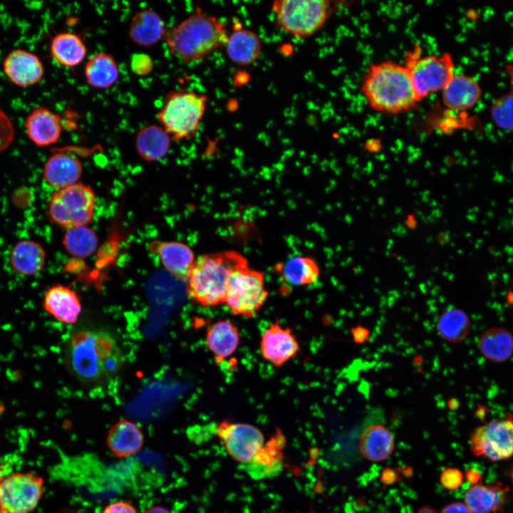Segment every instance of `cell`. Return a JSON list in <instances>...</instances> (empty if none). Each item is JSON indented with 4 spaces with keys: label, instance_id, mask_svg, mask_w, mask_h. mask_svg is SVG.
Here are the masks:
<instances>
[{
    "label": "cell",
    "instance_id": "1",
    "mask_svg": "<svg viewBox=\"0 0 513 513\" xmlns=\"http://www.w3.org/2000/svg\"><path fill=\"white\" fill-rule=\"evenodd\" d=\"M69 372L86 385L107 382L121 369L124 356L115 337L108 331L84 328L69 337L64 351Z\"/></svg>",
    "mask_w": 513,
    "mask_h": 513
},
{
    "label": "cell",
    "instance_id": "2",
    "mask_svg": "<svg viewBox=\"0 0 513 513\" xmlns=\"http://www.w3.org/2000/svg\"><path fill=\"white\" fill-rule=\"evenodd\" d=\"M361 90L372 109L387 114L410 111L420 102L406 68L390 61L371 65Z\"/></svg>",
    "mask_w": 513,
    "mask_h": 513
},
{
    "label": "cell",
    "instance_id": "3",
    "mask_svg": "<svg viewBox=\"0 0 513 513\" xmlns=\"http://www.w3.org/2000/svg\"><path fill=\"white\" fill-rule=\"evenodd\" d=\"M227 36L222 21L196 7L189 16L167 28L163 39L172 54L189 63L205 58L225 45Z\"/></svg>",
    "mask_w": 513,
    "mask_h": 513
},
{
    "label": "cell",
    "instance_id": "4",
    "mask_svg": "<svg viewBox=\"0 0 513 513\" xmlns=\"http://www.w3.org/2000/svg\"><path fill=\"white\" fill-rule=\"evenodd\" d=\"M246 261L244 255L234 250L198 256L186 279L190 298L207 307L225 304L229 276Z\"/></svg>",
    "mask_w": 513,
    "mask_h": 513
},
{
    "label": "cell",
    "instance_id": "5",
    "mask_svg": "<svg viewBox=\"0 0 513 513\" xmlns=\"http://www.w3.org/2000/svg\"><path fill=\"white\" fill-rule=\"evenodd\" d=\"M207 96L187 89L170 91L157 113L160 125L174 140L193 138L206 110Z\"/></svg>",
    "mask_w": 513,
    "mask_h": 513
},
{
    "label": "cell",
    "instance_id": "6",
    "mask_svg": "<svg viewBox=\"0 0 513 513\" xmlns=\"http://www.w3.org/2000/svg\"><path fill=\"white\" fill-rule=\"evenodd\" d=\"M278 27L296 38L310 37L328 19L331 2L327 0H276L271 5Z\"/></svg>",
    "mask_w": 513,
    "mask_h": 513
},
{
    "label": "cell",
    "instance_id": "7",
    "mask_svg": "<svg viewBox=\"0 0 513 513\" xmlns=\"http://www.w3.org/2000/svg\"><path fill=\"white\" fill-rule=\"evenodd\" d=\"M404 66L420 101L442 91L455 74L454 61L449 53L421 56L419 45L408 53Z\"/></svg>",
    "mask_w": 513,
    "mask_h": 513
},
{
    "label": "cell",
    "instance_id": "8",
    "mask_svg": "<svg viewBox=\"0 0 513 513\" xmlns=\"http://www.w3.org/2000/svg\"><path fill=\"white\" fill-rule=\"evenodd\" d=\"M269 296L263 272L249 266L248 261L232 271L227 286L225 305L235 316L254 317Z\"/></svg>",
    "mask_w": 513,
    "mask_h": 513
},
{
    "label": "cell",
    "instance_id": "9",
    "mask_svg": "<svg viewBox=\"0 0 513 513\" xmlns=\"http://www.w3.org/2000/svg\"><path fill=\"white\" fill-rule=\"evenodd\" d=\"M95 195L93 189L76 183L58 190L51 197L48 208L51 220L66 229L86 226L93 217Z\"/></svg>",
    "mask_w": 513,
    "mask_h": 513
},
{
    "label": "cell",
    "instance_id": "10",
    "mask_svg": "<svg viewBox=\"0 0 513 513\" xmlns=\"http://www.w3.org/2000/svg\"><path fill=\"white\" fill-rule=\"evenodd\" d=\"M43 477L31 472L0 475V513H31L44 492Z\"/></svg>",
    "mask_w": 513,
    "mask_h": 513
},
{
    "label": "cell",
    "instance_id": "11",
    "mask_svg": "<svg viewBox=\"0 0 513 513\" xmlns=\"http://www.w3.org/2000/svg\"><path fill=\"white\" fill-rule=\"evenodd\" d=\"M470 450L492 462L513 456V414L507 413L476 428L470 437Z\"/></svg>",
    "mask_w": 513,
    "mask_h": 513
},
{
    "label": "cell",
    "instance_id": "12",
    "mask_svg": "<svg viewBox=\"0 0 513 513\" xmlns=\"http://www.w3.org/2000/svg\"><path fill=\"white\" fill-rule=\"evenodd\" d=\"M216 432L229 455L243 464L250 461L264 445L262 432L250 424L222 421L217 425Z\"/></svg>",
    "mask_w": 513,
    "mask_h": 513
},
{
    "label": "cell",
    "instance_id": "13",
    "mask_svg": "<svg viewBox=\"0 0 513 513\" xmlns=\"http://www.w3.org/2000/svg\"><path fill=\"white\" fill-rule=\"evenodd\" d=\"M260 351L264 360L276 367H281L297 356L300 346L291 329L275 321L263 332Z\"/></svg>",
    "mask_w": 513,
    "mask_h": 513
},
{
    "label": "cell",
    "instance_id": "14",
    "mask_svg": "<svg viewBox=\"0 0 513 513\" xmlns=\"http://www.w3.org/2000/svg\"><path fill=\"white\" fill-rule=\"evenodd\" d=\"M3 68L8 79L19 87L38 83L44 74V68L39 58L21 48L11 51L4 61Z\"/></svg>",
    "mask_w": 513,
    "mask_h": 513
},
{
    "label": "cell",
    "instance_id": "15",
    "mask_svg": "<svg viewBox=\"0 0 513 513\" xmlns=\"http://www.w3.org/2000/svg\"><path fill=\"white\" fill-rule=\"evenodd\" d=\"M44 310L58 322L74 324L82 311L81 299L71 287L56 284L49 287L43 299Z\"/></svg>",
    "mask_w": 513,
    "mask_h": 513
},
{
    "label": "cell",
    "instance_id": "16",
    "mask_svg": "<svg viewBox=\"0 0 513 513\" xmlns=\"http://www.w3.org/2000/svg\"><path fill=\"white\" fill-rule=\"evenodd\" d=\"M150 251L157 255L165 269L179 279H186L195 260L192 249L177 241L153 240Z\"/></svg>",
    "mask_w": 513,
    "mask_h": 513
},
{
    "label": "cell",
    "instance_id": "17",
    "mask_svg": "<svg viewBox=\"0 0 513 513\" xmlns=\"http://www.w3.org/2000/svg\"><path fill=\"white\" fill-rule=\"evenodd\" d=\"M284 439L281 433L271 438L248 462L243 464L246 473L254 480L275 477L282 471Z\"/></svg>",
    "mask_w": 513,
    "mask_h": 513
},
{
    "label": "cell",
    "instance_id": "18",
    "mask_svg": "<svg viewBox=\"0 0 513 513\" xmlns=\"http://www.w3.org/2000/svg\"><path fill=\"white\" fill-rule=\"evenodd\" d=\"M25 128L28 138L37 146L56 143L62 132L61 118L48 108L33 109L27 116Z\"/></svg>",
    "mask_w": 513,
    "mask_h": 513
},
{
    "label": "cell",
    "instance_id": "19",
    "mask_svg": "<svg viewBox=\"0 0 513 513\" xmlns=\"http://www.w3.org/2000/svg\"><path fill=\"white\" fill-rule=\"evenodd\" d=\"M83 171L81 162L75 155L56 150L43 167V177L51 187L61 190L78 183Z\"/></svg>",
    "mask_w": 513,
    "mask_h": 513
},
{
    "label": "cell",
    "instance_id": "20",
    "mask_svg": "<svg viewBox=\"0 0 513 513\" xmlns=\"http://www.w3.org/2000/svg\"><path fill=\"white\" fill-rule=\"evenodd\" d=\"M482 90L478 82L465 74H455L442 90V103L452 111L462 112L473 108L480 99Z\"/></svg>",
    "mask_w": 513,
    "mask_h": 513
},
{
    "label": "cell",
    "instance_id": "21",
    "mask_svg": "<svg viewBox=\"0 0 513 513\" xmlns=\"http://www.w3.org/2000/svg\"><path fill=\"white\" fill-rule=\"evenodd\" d=\"M109 450L119 458L128 457L140 451L144 435L140 428L132 421L120 420L109 429L106 437Z\"/></svg>",
    "mask_w": 513,
    "mask_h": 513
},
{
    "label": "cell",
    "instance_id": "22",
    "mask_svg": "<svg viewBox=\"0 0 513 513\" xmlns=\"http://www.w3.org/2000/svg\"><path fill=\"white\" fill-rule=\"evenodd\" d=\"M205 343L215 362L220 364L237 351L240 343L239 329L229 320L216 321L207 328Z\"/></svg>",
    "mask_w": 513,
    "mask_h": 513
},
{
    "label": "cell",
    "instance_id": "23",
    "mask_svg": "<svg viewBox=\"0 0 513 513\" xmlns=\"http://www.w3.org/2000/svg\"><path fill=\"white\" fill-rule=\"evenodd\" d=\"M261 40L253 31L239 24L228 35L225 49L229 59L239 66L253 63L261 51Z\"/></svg>",
    "mask_w": 513,
    "mask_h": 513
},
{
    "label": "cell",
    "instance_id": "24",
    "mask_svg": "<svg viewBox=\"0 0 513 513\" xmlns=\"http://www.w3.org/2000/svg\"><path fill=\"white\" fill-rule=\"evenodd\" d=\"M166 30L163 20L156 11L144 9L133 16L129 26V36L135 44L150 47L164 38Z\"/></svg>",
    "mask_w": 513,
    "mask_h": 513
},
{
    "label": "cell",
    "instance_id": "25",
    "mask_svg": "<svg viewBox=\"0 0 513 513\" xmlns=\"http://www.w3.org/2000/svg\"><path fill=\"white\" fill-rule=\"evenodd\" d=\"M279 278L290 286H302L315 283L320 275L316 261L306 256H294L277 263L274 267Z\"/></svg>",
    "mask_w": 513,
    "mask_h": 513
},
{
    "label": "cell",
    "instance_id": "26",
    "mask_svg": "<svg viewBox=\"0 0 513 513\" xmlns=\"http://www.w3.org/2000/svg\"><path fill=\"white\" fill-rule=\"evenodd\" d=\"M507 492L501 484L476 483L466 491L464 503L472 513H496L504 507Z\"/></svg>",
    "mask_w": 513,
    "mask_h": 513
},
{
    "label": "cell",
    "instance_id": "27",
    "mask_svg": "<svg viewBox=\"0 0 513 513\" xmlns=\"http://www.w3.org/2000/svg\"><path fill=\"white\" fill-rule=\"evenodd\" d=\"M358 447L361 455L368 460L382 462L389 457L394 450V437L383 425L373 424L361 433Z\"/></svg>",
    "mask_w": 513,
    "mask_h": 513
},
{
    "label": "cell",
    "instance_id": "28",
    "mask_svg": "<svg viewBox=\"0 0 513 513\" xmlns=\"http://www.w3.org/2000/svg\"><path fill=\"white\" fill-rule=\"evenodd\" d=\"M46 256L45 249L39 243L31 239H23L13 247L9 260L16 273L30 276L42 270Z\"/></svg>",
    "mask_w": 513,
    "mask_h": 513
},
{
    "label": "cell",
    "instance_id": "29",
    "mask_svg": "<svg viewBox=\"0 0 513 513\" xmlns=\"http://www.w3.org/2000/svg\"><path fill=\"white\" fill-rule=\"evenodd\" d=\"M170 136L159 125H148L138 130L135 138V149L138 155L147 162L163 158L170 147Z\"/></svg>",
    "mask_w": 513,
    "mask_h": 513
},
{
    "label": "cell",
    "instance_id": "30",
    "mask_svg": "<svg viewBox=\"0 0 513 513\" xmlns=\"http://www.w3.org/2000/svg\"><path fill=\"white\" fill-rule=\"evenodd\" d=\"M478 348L488 361L505 362L513 355V334L502 327L490 328L480 335Z\"/></svg>",
    "mask_w": 513,
    "mask_h": 513
},
{
    "label": "cell",
    "instance_id": "31",
    "mask_svg": "<svg viewBox=\"0 0 513 513\" xmlns=\"http://www.w3.org/2000/svg\"><path fill=\"white\" fill-rule=\"evenodd\" d=\"M119 68L115 58L108 53H98L90 58L84 68L88 85L97 89L112 87L118 80Z\"/></svg>",
    "mask_w": 513,
    "mask_h": 513
},
{
    "label": "cell",
    "instance_id": "32",
    "mask_svg": "<svg viewBox=\"0 0 513 513\" xmlns=\"http://www.w3.org/2000/svg\"><path fill=\"white\" fill-rule=\"evenodd\" d=\"M50 51L58 64L72 68L83 61L87 48L82 38L77 34L61 32L52 38Z\"/></svg>",
    "mask_w": 513,
    "mask_h": 513
},
{
    "label": "cell",
    "instance_id": "33",
    "mask_svg": "<svg viewBox=\"0 0 513 513\" xmlns=\"http://www.w3.org/2000/svg\"><path fill=\"white\" fill-rule=\"evenodd\" d=\"M470 328L469 316L459 308L447 309L437 321L439 333L448 342L456 343L463 341L467 336Z\"/></svg>",
    "mask_w": 513,
    "mask_h": 513
},
{
    "label": "cell",
    "instance_id": "34",
    "mask_svg": "<svg viewBox=\"0 0 513 513\" xmlns=\"http://www.w3.org/2000/svg\"><path fill=\"white\" fill-rule=\"evenodd\" d=\"M98 239L95 231L86 226L68 229L63 237L66 250L72 256L87 258L96 250Z\"/></svg>",
    "mask_w": 513,
    "mask_h": 513
},
{
    "label": "cell",
    "instance_id": "35",
    "mask_svg": "<svg viewBox=\"0 0 513 513\" xmlns=\"http://www.w3.org/2000/svg\"><path fill=\"white\" fill-rule=\"evenodd\" d=\"M511 74L513 78V73ZM490 115L494 124L500 129L513 130V85L508 93L494 100L491 105Z\"/></svg>",
    "mask_w": 513,
    "mask_h": 513
},
{
    "label": "cell",
    "instance_id": "36",
    "mask_svg": "<svg viewBox=\"0 0 513 513\" xmlns=\"http://www.w3.org/2000/svg\"><path fill=\"white\" fill-rule=\"evenodd\" d=\"M130 68L138 76L149 75L154 68V61L151 56L145 53H136L130 57Z\"/></svg>",
    "mask_w": 513,
    "mask_h": 513
},
{
    "label": "cell",
    "instance_id": "37",
    "mask_svg": "<svg viewBox=\"0 0 513 513\" xmlns=\"http://www.w3.org/2000/svg\"><path fill=\"white\" fill-rule=\"evenodd\" d=\"M14 131L10 118L0 107V153L13 142Z\"/></svg>",
    "mask_w": 513,
    "mask_h": 513
},
{
    "label": "cell",
    "instance_id": "38",
    "mask_svg": "<svg viewBox=\"0 0 513 513\" xmlns=\"http://www.w3.org/2000/svg\"><path fill=\"white\" fill-rule=\"evenodd\" d=\"M463 479V473L459 469L454 467L445 469L440 476V484L447 490H455L459 488Z\"/></svg>",
    "mask_w": 513,
    "mask_h": 513
},
{
    "label": "cell",
    "instance_id": "39",
    "mask_svg": "<svg viewBox=\"0 0 513 513\" xmlns=\"http://www.w3.org/2000/svg\"><path fill=\"white\" fill-rule=\"evenodd\" d=\"M101 513H138V511L130 502L119 500L107 505Z\"/></svg>",
    "mask_w": 513,
    "mask_h": 513
},
{
    "label": "cell",
    "instance_id": "40",
    "mask_svg": "<svg viewBox=\"0 0 513 513\" xmlns=\"http://www.w3.org/2000/svg\"><path fill=\"white\" fill-rule=\"evenodd\" d=\"M441 513H472L465 503L456 502L444 507Z\"/></svg>",
    "mask_w": 513,
    "mask_h": 513
},
{
    "label": "cell",
    "instance_id": "41",
    "mask_svg": "<svg viewBox=\"0 0 513 513\" xmlns=\"http://www.w3.org/2000/svg\"><path fill=\"white\" fill-rule=\"evenodd\" d=\"M145 513H170V512L162 506H154L147 509Z\"/></svg>",
    "mask_w": 513,
    "mask_h": 513
},
{
    "label": "cell",
    "instance_id": "42",
    "mask_svg": "<svg viewBox=\"0 0 513 513\" xmlns=\"http://www.w3.org/2000/svg\"><path fill=\"white\" fill-rule=\"evenodd\" d=\"M406 225L410 228H414L416 225V220L415 217L412 215L408 216L407 220L405 221Z\"/></svg>",
    "mask_w": 513,
    "mask_h": 513
},
{
    "label": "cell",
    "instance_id": "43",
    "mask_svg": "<svg viewBox=\"0 0 513 513\" xmlns=\"http://www.w3.org/2000/svg\"><path fill=\"white\" fill-rule=\"evenodd\" d=\"M416 513H437L434 509L430 507H423L420 508Z\"/></svg>",
    "mask_w": 513,
    "mask_h": 513
}]
</instances>
